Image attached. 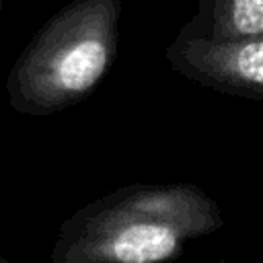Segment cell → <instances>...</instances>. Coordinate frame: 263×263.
<instances>
[{
  "label": "cell",
  "mask_w": 263,
  "mask_h": 263,
  "mask_svg": "<svg viewBox=\"0 0 263 263\" xmlns=\"http://www.w3.org/2000/svg\"><path fill=\"white\" fill-rule=\"evenodd\" d=\"M0 6H2V0H0Z\"/></svg>",
  "instance_id": "6"
},
{
  "label": "cell",
  "mask_w": 263,
  "mask_h": 263,
  "mask_svg": "<svg viewBox=\"0 0 263 263\" xmlns=\"http://www.w3.org/2000/svg\"><path fill=\"white\" fill-rule=\"evenodd\" d=\"M179 35L212 41L263 37V0H199Z\"/></svg>",
  "instance_id": "4"
},
{
  "label": "cell",
  "mask_w": 263,
  "mask_h": 263,
  "mask_svg": "<svg viewBox=\"0 0 263 263\" xmlns=\"http://www.w3.org/2000/svg\"><path fill=\"white\" fill-rule=\"evenodd\" d=\"M0 263H10V261H8V259H4V257L0 255Z\"/></svg>",
  "instance_id": "5"
},
{
  "label": "cell",
  "mask_w": 263,
  "mask_h": 263,
  "mask_svg": "<svg viewBox=\"0 0 263 263\" xmlns=\"http://www.w3.org/2000/svg\"><path fill=\"white\" fill-rule=\"evenodd\" d=\"M224 224L220 205L195 183H132L72 212L49 263H164Z\"/></svg>",
  "instance_id": "1"
},
{
  "label": "cell",
  "mask_w": 263,
  "mask_h": 263,
  "mask_svg": "<svg viewBox=\"0 0 263 263\" xmlns=\"http://www.w3.org/2000/svg\"><path fill=\"white\" fill-rule=\"evenodd\" d=\"M121 0H72L21 51L6 78L10 107L45 117L84 101L111 70Z\"/></svg>",
  "instance_id": "2"
},
{
  "label": "cell",
  "mask_w": 263,
  "mask_h": 263,
  "mask_svg": "<svg viewBox=\"0 0 263 263\" xmlns=\"http://www.w3.org/2000/svg\"><path fill=\"white\" fill-rule=\"evenodd\" d=\"M168 64L185 78L218 92L263 101V37L212 41L177 35Z\"/></svg>",
  "instance_id": "3"
}]
</instances>
